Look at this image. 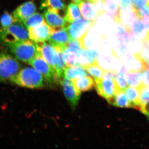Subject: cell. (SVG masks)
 Wrapping results in <instances>:
<instances>
[{
  "label": "cell",
  "mask_w": 149,
  "mask_h": 149,
  "mask_svg": "<svg viewBox=\"0 0 149 149\" xmlns=\"http://www.w3.org/2000/svg\"><path fill=\"white\" fill-rule=\"evenodd\" d=\"M95 22L81 18L70 23L66 29L71 39L79 41Z\"/></svg>",
  "instance_id": "cell-9"
},
{
  "label": "cell",
  "mask_w": 149,
  "mask_h": 149,
  "mask_svg": "<svg viewBox=\"0 0 149 149\" xmlns=\"http://www.w3.org/2000/svg\"><path fill=\"white\" fill-rule=\"evenodd\" d=\"M143 46V43L138 37L132 33H129L126 46L128 50L134 54H139Z\"/></svg>",
  "instance_id": "cell-28"
},
{
  "label": "cell",
  "mask_w": 149,
  "mask_h": 149,
  "mask_svg": "<svg viewBox=\"0 0 149 149\" xmlns=\"http://www.w3.org/2000/svg\"><path fill=\"white\" fill-rule=\"evenodd\" d=\"M149 101V85L140 91V102L141 105Z\"/></svg>",
  "instance_id": "cell-34"
},
{
  "label": "cell",
  "mask_w": 149,
  "mask_h": 149,
  "mask_svg": "<svg viewBox=\"0 0 149 149\" xmlns=\"http://www.w3.org/2000/svg\"><path fill=\"white\" fill-rule=\"evenodd\" d=\"M93 80L92 77L88 75L78 77L72 82L76 89L82 93L91 91L95 86V83Z\"/></svg>",
  "instance_id": "cell-20"
},
{
  "label": "cell",
  "mask_w": 149,
  "mask_h": 149,
  "mask_svg": "<svg viewBox=\"0 0 149 149\" xmlns=\"http://www.w3.org/2000/svg\"><path fill=\"white\" fill-rule=\"evenodd\" d=\"M115 106L123 108H131V104L123 91H118L115 96Z\"/></svg>",
  "instance_id": "cell-31"
},
{
  "label": "cell",
  "mask_w": 149,
  "mask_h": 149,
  "mask_svg": "<svg viewBox=\"0 0 149 149\" xmlns=\"http://www.w3.org/2000/svg\"><path fill=\"white\" fill-rule=\"evenodd\" d=\"M36 7L33 1H28L19 6L13 12V15L16 22H22L25 19L34 14Z\"/></svg>",
  "instance_id": "cell-17"
},
{
  "label": "cell",
  "mask_w": 149,
  "mask_h": 149,
  "mask_svg": "<svg viewBox=\"0 0 149 149\" xmlns=\"http://www.w3.org/2000/svg\"><path fill=\"white\" fill-rule=\"evenodd\" d=\"M141 19L137 18L133 21L130 26V32L141 40L142 42H146L148 39V33L144 24Z\"/></svg>",
  "instance_id": "cell-21"
},
{
  "label": "cell",
  "mask_w": 149,
  "mask_h": 149,
  "mask_svg": "<svg viewBox=\"0 0 149 149\" xmlns=\"http://www.w3.org/2000/svg\"><path fill=\"white\" fill-rule=\"evenodd\" d=\"M139 110L147 116H149V101L141 105Z\"/></svg>",
  "instance_id": "cell-38"
},
{
  "label": "cell",
  "mask_w": 149,
  "mask_h": 149,
  "mask_svg": "<svg viewBox=\"0 0 149 149\" xmlns=\"http://www.w3.org/2000/svg\"><path fill=\"white\" fill-rule=\"evenodd\" d=\"M45 19L42 15L36 13L25 19L22 23L28 29L30 27H36L42 24L45 22Z\"/></svg>",
  "instance_id": "cell-30"
},
{
  "label": "cell",
  "mask_w": 149,
  "mask_h": 149,
  "mask_svg": "<svg viewBox=\"0 0 149 149\" xmlns=\"http://www.w3.org/2000/svg\"><path fill=\"white\" fill-rule=\"evenodd\" d=\"M148 118L149 119V116H148Z\"/></svg>",
  "instance_id": "cell-45"
},
{
  "label": "cell",
  "mask_w": 149,
  "mask_h": 149,
  "mask_svg": "<svg viewBox=\"0 0 149 149\" xmlns=\"http://www.w3.org/2000/svg\"><path fill=\"white\" fill-rule=\"evenodd\" d=\"M78 6L83 18L92 22H96L99 14L94 3L88 0H83Z\"/></svg>",
  "instance_id": "cell-16"
},
{
  "label": "cell",
  "mask_w": 149,
  "mask_h": 149,
  "mask_svg": "<svg viewBox=\"0 0 149 149\" xmlns=\"http://www.w3.org/2000/svg\"><path fill=\"white\" fill-rule=\"evenodd\" d=\"M54 29L47 24L45 22L36 27L28 29L29 38L35 42L48 41Z\"/></svg>",
  "instance_id": "cell-13"
},
{
  "label": "cell",
  "mask_w": 149,
  "mask_h": 149,
  "mask_svg": "<svg viewBox=\"0 0 149 149\" xmlns=\"http://www.w3.org/2000/svg\"><path fill=\"white\" fill-rule=\"evenodd\" d=\"M146 42L147 43H148V45H149V39H148V40H147V41H146V42Z\"/></svg>",
  "instance_id": "cell-44"
},
{
  "label": "cell",
  "mask_w": 149,
  "mask_h": 149,
  "mask_svg": "<svg viewBox=\"0 0 149 149\" xmlns=\"http://www.w3.org/2000/svg\"><path fill=\"white\" fill-rule=\"evenodd\" d=\"M116 73L112 71H105L103 77L100 81L95 84L97 92L111 103L116 94L118 92L115 81Z\"/></svg>",
  "instance_id": "cell-6"
},
{
  "label": "cell",
  "mask_w": 149,
  "mask_h": 149,
  "mask_svg": "<svg viewBox=\"0 0 149 149\" xmlns=\"http://www.w3.org/2000/svg\"><path fill=\"white\" fill-rule=\"evenodd\" d=\"M64 17L69 24L77 19L81 18L78 5L73 2L70 3L67 7Z\"/></svg>",
  "instance_id": "cell-25"
},
{
  "label": "cell",
  "mask_w": 149,
  "mask_h": 149,
  "mask_svg": "<svg viewBox=\"0 0 149 149\" xmlns=\"http://www.w3.org/2000/svg\"><path fill=\"white\" fill-rule=\"evenodd\" d=\"M104 39L93 23L85 35L79 41L82 49L98 52L103 45Z\"/></svg>",
  "instance_id": "cell-8"
},
{
  "label": "cell",
  "mask_w": 149,
  "mask_h": 149,
  "mask_svg": "<svg viewBox=\"0 0 149 149\" xmlns=\"http://www.w3.org/2000/svg\"><path fill=\"white\" fill-rule=\"evenodd\" d=\"M131 0H120V11L129 9L133 7V4Z\"/></svg>",
  "instance_id": "cell-35"
},
{
  "label": "cell",
  "mask_w": 149,
  "mask_h": 149,
  "mask_svg": "<svg viewBox=\"0 0 149 149\" xmlns=\"http://www.w3.org/2000/svg\"><path fill=\"white\" fill-rule=\"evenodd\" d=\"M88 73L87 70L81 67H67L63 72V77L72 81L78 77L88 76Z\"/></svg>",
  "instance_id": "cell-23"
},
{
  "label": "cell",
  "mask_w": 149,
  "mask_h": 149,
  "mask_svg": "<svg viewBox=\"0 0 149 149\" xmlns=\"http://www.w3.org/2000/svg\"><path fill=\"white\" fill-rule=\"evenodd\" d=\"M124 92L131 104V108L140 109L141 103L140 102V91L134 87H128Z\"/></svg>",
  "instance_id": "cell-24"
},
{
  "label": "cell",
  "mask_w": 149,
  "mask_h": 149,
  "mask_svg": "<svg viewBox=\"0 0 149 149\" xmlns=\"http://www.w3.org/2000/svg\"><path fill=\"white\" fill-rule=\"evenodd\" d=\"M35 43L40 55L48 64L55 70L60 81L63 77L64 70L67 67L63 56V51L56 49L50 43L45 42Z\"/></svg>",
  "instance_id": "cell-1"
},
{
  "label": "cell",
  "mask_w": 149,
  "mask_h": 149,
  "mask_svg": "<svg viewBox=\"0 0 149 149\" xmlns=\"http://www.w3.org/2000/svg\"><path fill=\"white\" fill-rule=\"evenodd\" d=\"M85 69L93 77L95 84L102 80L105 72L99 65L97 61L86 67Z\"/></svg>",
  "instance_id": "cell-27"
},
{
  "label": "cell",
  "mask_w": 149,
  "mask_h": 149,
  "mask_svg": "<svg viewBox=\"0 0 149 149\" xmlns=\"http://www.w3.org/2000/svg\"><path fill=\"white\" fill-rule=\"evenodd\" d=\"M83 0H72V1L73 2L76 3L77 5L79 3Z\"/></svg>",
  "instance_id": "cell-41"
},
{
  "label": "cell",
  "mask_w": 149,
  "mask_h": 149,
  "mask_svg": "<svg viewBox=\"0 0 149 149\" xmlns=\"http://www.w3.org/2000/svg\"><path fill=\"white\" fill-rule=\"evenodd\" d=\"M88 1H91L92 2L94 3L96 0H88Z\"/></svg>",
  "instance_id": "cell-43"
},
{
  "label": "cell",
  "mask_w": 149,
  "mask_h": 149,
  "mask_svg": "<svg viewBox=\"0 0 149 149\" xmlns=\"http://www.w3.org/2000/svg\"><path fill=\"white\" fill-rule=\"evenodd\" d=\"M98 52L81 48L77 52V63L78 66L84 68L97 61Z\"/></svg>",
  "instance_id": "cell-18"
},
{
  "label": "cell",
  "mask_w": 149,
  "mask_h": 149,
  "mask_svg": "<svg viewBox=\"0 0 149 149\" xmlns=\"http://www.w3.org/2000/svg\"><path fill=\"white\" fill-rule=\"evenodd\" d=\"M128 85L138 88L140 91L144 88L142 82V74L139 72H129L127 74Z\"/></svg>",
  "instance_id": "cell-29"
},
{
  "label": "cell",
  "mask_w": 149,
  "mask_h": 149,
  "mask_svg": "<svg viewBox=\"0 0 149 149\" xmlns=\"http://www.w3.org/2000/svg\"><path fill=\"white\" fill-rule=\"evenodd\" d=\"M11 52L19 60L29 63L39 54L36 43L29 40L7 45Z\"/></svg>",
  "instance_id": "cell-4"
},
{
  "label": "cell",
  "mask_w": 149,
  "mask_h": 149,
  "mask_svg": "<svg viewBox=\"0 0 149 149\" xmlns=\"http://www.w3.org/2000/svg\"><path fill=\"white\" fill-rule=\"evenodd\" d=\"M133 5L136 7L142 6L149 4V0H131Z\"/></svg>",
  "instance_id": "cell-39"
},
{
  "label": "cell",
  "mask_w": 149,
  "mask_h": 149,
  "mask_svg": "<svg viewBox=\"0 0 149 149\" xmlns=\"http://www.w3.org/2000/svg\"><path fill=\"white\" fill-rule=\"evenodd\" d=\"M71 38L65 27L54 29L48 42L57 50H63L68 45Z\"/></svg>",
  "instance_id": "cell-10"
},
{
  "label": "cell",
  "mask_w": 149,
  "mask_h": 149,
  "mask_svg": "<svg viewBox=\"0 0 149 149\" xmlns=\"http://www.w3.org/2000/svg\"><path fill=\"white\" fill-rule=\"evenodd\" d=\"M22 23L15 22L9 27L0 29V40L7 45L29 40L28 30Z\"/></svg>",
  "instance_id": "cell-3"
},
{
  "label": "cell",
  "mask_w": 149,
  "mask_h": 149,
  "mask_svg": "<svg viewBox=\"0 0 149 149\" xmlns=\"http://www.w3.org/2000/svg\"><path fill=\"white\" fill-rule=\"evenodd\" d=\"M105 12L111 17L115 22L121 23L120 0H104Z\"/></svg>",
  "instance_id": "cell-19"
},
{
  "label": "cell",
  "mask_w": 149,
  "mask_h": 149,
  "mask_svg": "<svg viewBox=\"0 0 149 149\" xmlns=\"http://www.w3.org/2000/svg\"><path fill=\"white\" fill-rule=\"evenodd\" d=\"M128 71V70L123 65L120 71L116 74V83L118 91L124 92L128 88L127 76Z\"/></svg>",
  "instance_id": "cell-26"
},
{
  "label": "cell",
  "mask_w": 149,
  "mask_h": 149,
  "mask_svg": "<svg viewBox=\"0 0 149 149\" xmlns=\"http://www.w3.org/2000/svg\"><path fill=\"white\" fill-rule=\"evenodd\" d=\"M135 7L138 18L141 20L145 17L149 16V4L139 7Z\"/></svg>",
  "instance_id": "cell-33"
},
{
  "label": "cell",
  "mask_w": 149,
  "mask_h": 149,
  "mask_svg": "<svg viewBox=\"0 0 149 149\" xmlns=\"http://www.w3.org/2000/svg\"><path fill=\"white\" fill-rule=\"evenodd\" d=\"M60 83L62 87L66 100L72 108H74L80 100L81 92L76 89L71 80L63 77Z\"/></svg>",
  "instance_id": "cell-12"
},
{
  "label": "cell",
  "mask_w": 149,
  "mask_h": 149,
  "mask_svg": "<svg viewBox=\"0 0 149 149\" xmlns=\"http://www.w3.org/2000/svg\"><path fill=\"white\" fill-rule=\"evenodd\" d=\"M15 21L13 15L6 12L2 15L0 17V23L2 28H7L14 23Z\"/></svg>",
  "instance_id": "cell-32"
},
{
  "label": "cell",
  "mask_w": 149,
  "mask_h": 149,
  "mask_svg": "<svg viewBox=\"0 0 149 149\" xmlns=\"http://www.w3.org/2000/svg\"><path fill=\"white\" fill-rule=\"evenodd\" d=\"M81 48L79 41L71 39L68 45L63 51V56L67 66H79L77 63V56Z\"/></svg>",
  "instance_id": "cell-14"
},
{
  "label": "cell",
  "mask_w": 149,
  "mask_h": 149,
  "mask_svg": "<svg viewBox=\"0 0 149 149\" xmlns=\"http://www.w3.org/2000/svg\"><path fill=\"white\" fill-rule=\"evenodd\" d=\"M141 20L146 29L147 33H148V40L149 39V16L145 17Z\"/></svg>",
  "instance_id": "cell-40"
},
{
  "label": "cell",
  "mask_w": 149,
  "mask_h": 149,
  "mask_svg": "<svg viewBox=\"0 0 149 149\" xmlns=\"http://www.w3.org/2000/svg\"><path fill=\"white\" fill-rule=\"evenodd\" d=\"M42 75L35 69L24 68L12 77L10 82L20 86L30 89H41L45 86V80Z\"/></svg>",
  "instance_id": "cell-2"
},
{
  "label": "cell",
  "mask_w": 149,
  "mask_h": 149,
  "mask_svg": "<svg viewBox=\"0 0 149 149\" xmlns=\"http://www.w3.org/2000/svg\"><path fill=\"white\" fill-rule=\"evenodd\" d=\"M94 3L98 11L99 15L105 13L104 0H96Z\"/></svg>",
  "instance_id": "cell-36"
},
{
  "label": "cell",
  "mask_w": 149,
  "mask_h": 149,
  "mask_svg": "<svg viewBox=\"0 0 149 149\" xmlns=\"http://www.w3.org/2000/svg\"><path fill=\"white\" fill-rule=\"evenodd\" d=\"M65 0H42L40 5V9L52 10L59 14L61 11L66 10Z\"/></svg>",
  "instance_id": "cell-22"
},
{
  "label": "cell",
  "mask_w": 149,
  "mask_h": 149,
  "mask_svg": "<svg viewBox=\"0 0 149 149\" xmlns=\"http://www.w3.org/2000/svg\"><path fill=\"white\" fill-rule=\"evenodd\" d=\"M142 82L144 88L149 85V68L143 71L142 73Z\"/></svg>",
  "instance_id": "cell-37"
},
{
  "label": "cell",
  "mask_w": 149,
  "mask_h": 149,
  "mask_svg": "<svg viewBox=\"0 0 149 149\" xmlns=\"http://www.w3.org/2000/svg\"><path fill=\"white\" fill-rule=\"evenodd\" d=\"M147 64H148V67L149 68V58L147 61Z\"/></svg>",
  "instance_id": "cell-42"
},
{
  "label": "cell",
  "mask_w": 149,
  "mask_h": 149,
  "mask_svg": "<svg viewBox=\"0 0 149 149\" xmlns=\"http://www.w3.org/2000/svg\"><path fill=\"white\" fill-rule=\"evenodd\" d=\"M44 16L47 24L53 29L66 28L69 24L64 17L52 10H45Z\"/></svg>",
  "instance_id": "cell-15"
},
{
  "label": "cell",
  "mask_w": 149,
  "mask_h": 149,
  "mask_svg": "<svg viewBox=\"0 0 149 149\" xmlns=\"http://www.w3.org/2000/svg\"><path fill=\"white\" fill-rule=\"evenodd\" d=\"M20 68V65L15 58L8 54L0 53V82L10 80Z\"/></svg>",
  "instance_id": "cell-7"
},
{
  "label": "cell",
  "mask_w": 149,
  "mask_h": 149,
  "mask_svg": "<svg viewBox=\"0 0 149 149\" xmlns=\"http://www.w3.org/2000/svg\"><path fill=\"white\" fill-rule=\"evenodd\" d=\"M123 65L129 72H140L148 68L146 62L139 54L130 52L121 59Z\"/></svg>",
  "instance_id": "cell-11"
},
{
  "label": "cell",
  "mask_w": 149,
  "mask_h": 149,
  "mask_svg": "<svg viewBox=\"0 0 149 149\" xmlns=\"http://www.w3.org/2000/svg\"><path fill=\"white\" fill-rule=\"evenodd\" d=\"M29 64L42 75L46 83L49 87L55 88L60 83L55 70L43 59L40 53Z\"/></svg>",
  "instance_id": "cell-5"
}]
</instances>
